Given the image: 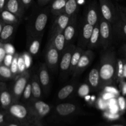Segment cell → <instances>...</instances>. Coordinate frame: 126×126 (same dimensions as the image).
<instances>
[{
	"label": "cell",
	"mask_w": 126,
	"mask_h": 126,
	"mask_svg": "<svg viewBox=\"0 0 126 126\" xmlns=\"http://www.w3.org/2000/svg\"><path fill=\"white\" fill-rule=\"evenodd\" d=\"M116 59L115 52L112 49L106 50L101 55L98 66L100 89L115 82Z\"/></svg>",
	"instance_id": "obj_1"
},
{
	"label": "cell",
	"mask_w": 126,
	"mask_h": 126,
	"mask_svg": "<svg viewBox=\"0 0 126 126\" xmlns=\"http://www.w3.org/2000/svg\"><path fill=\"white\" fill-rule=\"evenodd\" d=\"M5 111L22 126H35L41 124V121L33 114L25 103L22 102H14Z\"/></svg>",
	"instance_id": "obj_2"
},
{
	"label": "cell",
	"mask_w": 126,
	"mask_h": 126,
	"mask_svg": "<svg viewBox=\"0 0 126 126\" xmlns=\"http://www.w3.org/2000/svg\"><path fill=\"white\" fill-rule=\"evenodd\" d=\"M49 16V10L48 9L43 10L34 16L28 24L27 30V35L38 36L44 34L43 32L45 30Z\"/></svg>",
	"instance_id": "obj_3"
},
{
	"label": "cell",
	"mask_w": 126,
	"mask_h": 126,
	"mask_svg": "<svg viewBox=\"0 0 126 126\" xmlns=\"http://www.w3.org/2000/svg\"><path fill=\"white\" fill-rule=\"evenodd\" d=\"M30 77L29 70H27L14 79V82L11 88H9L14 102H19L20 100L23 90L30 79Z\"/></svg>",
	"instance_id": "obj_4"
},
{
	"label": "cell",
	"mask_w": 126,
	"mask_h": 126,
	"mask_svg": "<svg viewBox=\"0 0 126 126\" xmlns=\"http://www.w3.org/2000/svg\"><path fill=\"white\" fill-rule=\"evenodd\" d=\"M99 7L101 16L111 25L119 18L116 7L111 0H99Z\"/></svg>",
	"instance_id": "obj_5"
},
{
	"label": "cell",
	"mask_w": 126,
	"mask_h": 126,
	"mask_svg": "<svg viewBox=\"0 0 126 126\" xmlns=\"http://www.w3.org/2000/svg\"><path fill=\"white\" fill-rule=\"evenodd\" d=\"M100 46L107 49L110 46L113 40V30L111 24L103 19L100 16L99 20Z\"/></svg>",
	"instance_id": "obj_6"
},
{
	"label": "cell",
	"mask_w": 126,
	"mask_h": 126,
	"mask_svg": "<svg viewBox=\"0 0 126 126\" xmlns=\"http://www.w3.org/2000/svg\"><path fill=\"white\" fill-rule=\"evenodd\" d=\"M25 103L29 107L33 114L41 121L48 115L51 110L50 105L41 99H34L32 98Z\"/></svg>",
	"instance_id": "obj_7"
},
{
	"label": "cell",
	"mask_w": 126,
	"mask_h": 126,
	"mask_svg": "<svg viewBox=\"0 0 126 126\" xmlns=\"http://www.w3.org/2000/svg\"><path fill=\"white\" fill-rule=\"evenodd\" d=\"M60 54L54 44L49 40L45 54V63L52 71H55L59 65Z\"/></svg>",
	"instance_id": "obj_8"
},
{
	"label": "cell",
	"mask_w": 126,
	"mask_h": 126,
	"mask_svg": "<svg viewBox=\"0 0 126 126\" xmlns=\"http://www.w3.org/2000/svg\"><path fill=\"white\" fill-rule=\"evenodd\" d=\"M75 47L76 46L73 43L68 44L65 47L63 52L60 55L59 66L61 75L63 76H66L70 73L71 57Z\"/></svg>",
	"instance_id": "obj_9"
},
{
	"label": "cell",
	"mask_w": 126,
	"mask_h": 126,
	"mask_svg": "<svg viewBox=\"0 0 126 126\" xmlns=\"http://www.w3.org/2000/svg\"><path fill=\"white\" fill-rule=\"evenodd\" d=\"M100 16L99 5L96 1H93L91 2L87 7L84 20L89 24L95 26L96 24L99 23Z\"/></svg>",
	"instance_id": "obj_10"
},
{
	"label": "cell",
	"mask_w": 126,
	"mask_h": 126,
	"mask_svg": "<svg viewBox=\"0 0 126 126\" xmlns=\"http://www.w3.org/2000/svg\"><path fill=\"white\" fill-rule=\"evenodd\" d=\"M93 59L94 52L91 49L84 50L79 60L78 63L73 74V76L74 77H77L79 75H81L89 66Z\"/></svg>",
	"instance_id": "obj_11"
},
{
	"label": "cell",
	"mask_w": 126,
	"mask_h": 126,
	"mask_svg": "<svg viewBox=\"0 0 126 126\" xmlns=\"http://www.w3.org/2000/svg\"><path fill=\"white\" fill-rule=\"evenodd\" d=\"M77 20L78 14L76 13L71 16L68 23L63 32L65 36L66 46L71 44L73 41L75 39L77 32Z\"/></svg>",
	"instance_id": "obj_12"
},
{
	"label": "cell",
	"mask_w": 126,
	"mask_h": 126,
	"mask_svg": "<svg viewBox=\"0 0 126 126\" xmlns=\"http://www.w3.org/2000/svg\"><path fill=\"white\" fill-rule=\"evenodd\" d=\"M14 103L9 88L5 82L0 80V108L6 110Z\"/></svg>",
	"instance_id": "obj_13"
},
{
	"label": "cell",
	"mask_w": 126,
	"mask_h": 126,
	"mask_svg": "<svg viewBox=\"0 0 126 126\" xmlns=\"http://www.w3.org/2000/svg\"><path fill=\"white\" fill-rule=\"evenodd\" d=\"M48 67L45 63H42L39 68L38 78L43 91L47 94L50 87V79Z\"/></svg>",
	"instance_id": "obj_14"
},
{
	"label": "cell",
	"mask_w": 126,
	"mask_h": 126,
	"mask_svg": "<svg viewBox=\"0 0 126 126\" xmlns=\"http://www.w3.org/2000/svg\"><path fill=\"white\" fill-rule=\"evenodd\" d=\"M93 28L94 26L89 24L84 20L83 23L82 24L81 30H80L79 37V47L82 49L87 47L89 41L93 31Z\"/></svg>",
	"instance_id": "obj_15"
},
{
	"label": "cell",
	"mask_w": 126,
	"mask_h": 126,
	"mask_svg": "<svg viewBox=\"0 0 126 126\" xmlns=\"http://www.w3.org/2000/svg\"><path fill=\"white\" fill-rule=\"evenodd\" d=\"M43 34H39L38 36H34L27 35V51L32 56H35L39 52Z\"/></svg>",
	"instance_id": "obj_16"
},
{
	"label": "cell",
	"mask_w": 126,
	"mask_h": 126,
	"mask_svg": "<svg viewBox=\"0 0 126 126\" xmlns=\"http://www.w3.org/2000/svg\"><path fill=\"white\" fill-rule=\"evenodd\" d=\"M4 9L17 16L20 19L23 17L25 10L22 0H7Z\"/></svg>",
	"instance_id": "obj_17"
},
{
	"label": "cell",
	"mask_w": 126,
	"mask_h": 126,
	"mask_svg": "<svg viewBox=\"0 0 126 126\" xmlns=\"http://www.w3.org/2000/svg\"><path fill=\"white\" fill-rule=\"evenodd\" d=\"M70 16L62 13L56 16V18L53 23L50 30V36L58 32H63L70 19Z\"/></svg>",
	"instance_id": "obj_18"
},
{
	"label": "cell",
	"mask_w": 126,
	"mask_h": 126,
	"mask_svg": "<svg viewBox=\"0 0 126 126\" xmlns=\"http://www.w3.org/2000/svg\"><path fill=\"white\" fill-rule=\"evenodd\" d=\"M55 113L60 116L66 117L72 115L78 110V107L73 103H62L56 105Z\"/></svg>",
	"instance_id": "obj_19"
},
{
	"label": "cell",
	"mask_w": 126,
	"mask_h": 126,
	"mask_svg": "<svg viewBox=\"0 0 126 126\" xmlns=\"http://www.w3.org/2000/svg\"><path fill=\"white\" fill-rule=\"evenodd\" d=\"M18 25L17 23H4L0 33V41L2 43H9L13 38Z\"/></svg>",
	"instance_id": "obj_20"
},
{
	"label": "cell",
	"mask_w": 126,
	"mask_h": 126,
	"mask_svg": "<svg viewBox=\"0 0 126 126\" xmlns=\"http://www.w3.org/2000/svg\"><path fill=\"white\" fill-rule=\"evenodd\" d=\"M88 84L91 89L98 91L100 89V80L99 68L95 67L90 71L88 75Z\"/></svg>",
	"instance_id": "obj_21"
},
{
	"label": "cell",
	"mask_w": 126,
	"mask_h": 126,
	"mask_svg": "<svg viewBox=\"0 0 126 126\" xmlns=\"http://www.w3.org/2000/svg\"><path fill=\"white\" fill-rule=\"evenodd\" d=\"M31 87H32V98L34 99H41L43 89L39 82L38 75L34 74L30 77Z\"/></svg>",
	"instance_id": "obj_22"
},
{
	"label": "cell",
	"mask_w": 126,
	"mask_h": 126,
	"mask_svg": "<svg viewBox=\"0 0 126 126\" xmlns=\"http://www.w3.org/2000/svg\"><path fill=\"white\" fill-rule=\"evenodd\" d=\"M52 44L55 47L58 51L60 53V55L63 52L65 48V39L64 36L63 32H58L50 36V39Z\"/></svg>",
	"instance_id": "obj_23"
},
{
	"label": "cell",
	"mask_w": 126,
	"mask_h": 126,
	"mask_svg": "<svg viewBox=\"0 0 126 126\" xmlns=\"http://www.w3.org/2000/svg\"><path fill=\"white\" fill-rule=\"evenodd\" d=\"M77 87V82H73L63 86L58 92L57 98L59 100H63L68 98L76 90Z\"/></svg>",
	"instance_id": "obj_24"
},
{
	"label": "cell",
	"mask_w": 126,
	"mask_h": 126,
	"mask_svg": "<svg viewBox=\"0 0 126 126\" xmlns=\"http://www.w3.org/2000/svg\"><path fill=\"white\" fill-rule=\"evenodd\" d=\"M100 46V30H99V23L94 26L93 31L91 36L87 48L88 49H94Z\"/></svg>",
	"instance_id": "obj_25"
},
{
	"label": "cell",
	"mask_w": 126,
	"mask_h": 126,
	"mask_svg": "<svg viewBox=\"0 0 126 126\" xmlns=\"http://www.w3.org/2000/svg\"><path fill=\"white\" fill-rule=\"evenodd\" d=\"M67 1L68 0H53L50 7V11L52 14L57 16L63 13Z\"/></svg>",
	"instance_id": "obj_26"
},
{
	"label": "cell",
	"mask_w": 126,
	"mask_h": 126,
	"mask_svg": "<svg viewBox=\"0 0 126 126\" xmlns=\"http://www.w3.org/2000/svg\"><path fill=\"white\" fill-rule=\"evenodd\" d=\"M0 19L6 23H17L19 24L21 20L19 17H17L12 12H9L7 10L4 9L0 12Z\"/></svg>",
	"instance_id": "obj_27"
},
{
	"label": "cell",
	"mask_w": 126,
	"mask_h": 126,
	"mask_svg": "<svg viewBox=\"0 0 126 126\" xmlns=\"http://www.w3.org/2000/svg\"><path fill=\"white\" fill-rule=\"evenodd\" d=\"M84 49L78 46L76 47L74 50L73 53L72 57H71V63H70V73L73 74L75 69H76V66H77L78 62L81 58V55L83 54Z\"/></svg>",
	"instance_id": "obj_28"
},
{
	"label": "cell",
	"mask_w": 126,
	"mask_h": 126,
	"mask_svg": "<svg viewBox=\"0 0 126 126\" xmlns=\"http://www.w3.org/2000/svg\"><path fill=\"white\" fill-rule=\"evenodd\" d=\"M113 25V32L119 37L126 39V22L119 18Z\"/></svg>",
	"instance_id": "obj_29"
},
{
	"label": "cell",
	"mask_w": 126,
	"mask_h": 126,
	"mask_svg": "<svg viewBox=\"0 0 126 126\" xmlns=\"http://www.w3.org/2000/svg\"><path fill=\"white\" fill-rule=\"evenodd\" d=\"M124 80L125 79L124 78V59H117L115 81L117 83H120Z\"/></svg>",
	"instance_id": "obj_30"
},
{
	"label": "cell",
	"mask_w": 126,
	"mask_h": 126,
	"mask_svg": "<svg viewBox=\"0 0 126 126\" xmlns=\"http://www.w3.org/2000/svg\"><path fill=\"white\" fill-rule=\"evenodd\" d=\"M78 9V0H68L65 5L63 13L71 17L77 13Z\"/></svg>",
	"instance_id": "obj_31"
},
{
	"label": "cell",
	"mask_w": 126,
	"mask_h": 126,
	"mask_svg": "<svg viewBox=\"0 0 126 126\" xmlns=\"http://www.w3.org/2000/svg\"><path fill=\"white\" fill-rule=\"evenodd\" d=\"M0 79L2 81L14 79L10 68L5 66L3 64L0 65Z\"/></svg>",
	"instance_id": "obj_32"
},
{
	"label": "cell",
	"mask_w": 126,
	"mask_h": 126,
	"mask_svg": "<svg viewBox=\"0 0 126 126\" xmlns=\"http://www.w3.org/2000/svg\"><path fill=\"white\" fill-rule=\"evenodd\" d=\"M32 98V87H31V82L30 79L27 82L24 90H23V94L22 95L20 100L23 103H26L28 101H29Z\"/></svg>",
	"instance_id": "obj_33"
},
{
	"label": "cell",
	"mask_w": 126,
	"mask_h": 126,
	"mask_svg": "<svg viewBox=\"0 0 126 126\" xmlns=\"http://www.w3.org/2000/svg\"><path fill=\"white\" fill-rule=\"evenodd\" d=\"M91 89L88 83H83L80 85L78 88L77 95L81 98H84L89 94Z\"/></svg>",
	"instance_id": "obj_34"
},
{
	"label": "cell",
	"mask_w": 126,
	"mask_h": 126,
	"mask_svg": "<svg viewBox=\"0 0 126 126\" xmlns=\"http://www.w3.org/2000/svg\"><path fill=\"white\" fill-rule=\"evenodd\" d=\"M19 54L16 53L14 55L13 59H12V63L10 66V70L13 75L14 79L18 76V65H17V61H18V57Z\"/></svg>",
	"instance_id": "obj_35"
},
{
	"label": "cell",
	"mask_w": 126,
	"mask_h": 126,
	"mask_svg": "<svg viewBox=\"0 0 126 126\" xmlns=\"http://www.w3.org/2000/svg\"><path fill=\"white\" fill-rule=\"evenodd\" d=\"M13 120L6 111L2 110L0 111V126H7L10 122Z\"/></svg>",
	"instance_id": "obj_36"
},
{
	"label": "cell",
	"mask_w": 126,
	"mask_h": 126,
	"mask_svg": "<svg viewBox=\"0 0 126 126\" xmlns=\"http://www.w3.org/2000/svg\"><path fill=\"white\" fill-rule=\"evenodd\" d=\"M22 55L23 57V60H24L26 69H27V70H28L30 68L32 65V62H33V58L32 57H33V56L28 51L23 52Z\"/></svg>",
	"instance_id": "obj_37"
},
{
	"label": "cell",
	"mask_w": 126,
	"mask_h": 126,
	"mask_svg": "<svg viewBox=\"0 0 126 126\" xmlns=\"http://www.w3.org/2000/svg\"><path fill=\"white\" fill-rule=\"evenodd\" d=\"M17 65H18V75L23 73L25 71H27V69H26V67H25V65L24 60H23L22 54L18 55V61H17Z\"/></svg>",
	"instance_id": "obj_38"
},
{
	"label": "cell",
	"mask_w": 126,
	"mask_h": 126,
	"mask_svg": "<svg viewBox=\"0 0 126 126\" xmlns=\"http://www.w3.org/2000/svg\"><path fill=\"white\" fill-rule=\"evenodd\" d=\"M116 7L119 18L126 22V7L116 4Z\"/></svg>",
	"instance_id": "obj_39"
},
{
	"label": "cell",
	"mask_w": 126,
	"mask_h": 126,
	"mask_svg": "<svg viewBox=\"0 0 126 126\" xmlns=\"http://www.w3.org/2000/svg\"><path fill=\"white\" fill-rule=\"evenodd\" d=\"M2 44H3L4 49L6 54H11V55H14L16 54V49L13 45L9 43H2Z\"/></svg>",
	"instance_id": "obj_40"
},
{
	"label": "cell",
	"mask_w": 126,
	"mask_h": 126,
	"mask_svg": "<svg viewBox=\"0 0 126 126\" xmlns=\"http://www.w3.org/2000/svg\"><path fill=\"white\" fill-rule=\"evenodd\" d=\"M118 105L121 111L124 112L126 109V100L123 97H118Z\"/></svg>",
	"instance_id": "obj_41"
},
{
	"label": "cell",
	"mask_w": 126,
	"mask_h": 126,
	"mask_svg": "<svg viewBox=\"0 0 126 126\" xmlns=\"http://www.w3.org/2000/svg\"><path fill=\"white\" fill-rule=\"evenodd\" d=\"M13 57L14 55L6 54V55H5L4 59L2 64L4 65H5V66H7V67H10L11 63H12V59H13Z\"/></svg>",
	"instance_id": "obj_42"
},
{
	"label": "cell",
	"mask_w": 126,
	"mask_h": 126,
	"mask_svg": "<svg viewBox=\"0 0 126 126\" xmlns=\"http://www.w3.org/2000/svg\"><path fill=\"white\" fill-rule=\"evenodd\" d=\"M104 92H109V93L113 94L115 95L116 96V95H119V92L116 88L114 87H111L110 86H108L105 87L104 88Z\"/></svg>",
	"instance_id": "obj_43"
},
{
	"label": "cell",
	"mask_w": 126,
	"mask_h": 126,
	"mask_svg": "<svg viewBox=\"0 0 126 126\" xmlns=\"http://www.w3.org/2000/svg\"><path fill=\"white\" fill-rule=\"evenodd\" d=\"M6 54V53L4 49L2 43H1L0 41V65L2 64V62H3L4 59Z\"/></svg>",
	"instance_id": "obj_44"
},
{
	"label": "cell",
	"mask_w": 126,
	"mask_h": 126,
	"mask_svg": "<svg viewBox=\"0 0 126 126\" xmlns=\"http://www.w3.org/2000/svg\"><path fill=\"white\" fill-rule=\"evenodd\" d=\"M119 86L121 88V92L123 95H126V81L125 80L119 83Z\"/></svg>",
	"instance_id": "obj_45"
},
{
	"label": "cell",
	"mask_w": 126,
	"mask_h": 126,
	"mask_svg": "<svg viewBox=\"0 0 126 126\" xmlns=\"http://www.w3.org/2000/svg\"><path fill=\"white\" fill-rule=\"evenodd\" d=\"M114 97H116L115 95L113 94L109 93V92H104V93L102 94V98L104 100L110 99V98H114Z\"/></svg>",
	"instance_id": "obj_46"
},
{
	"label": "cell",
	"mask_w": 126,
	"mask_h": 126,
	"mask_svg": "<svg viewBox=\"0 0 126 126\" xmlns=\"http://www.w3.org/2000/svg\"><path fill=\"white\" fill-rule=\"evenodd\" d=\"M32 1H33V0H22V2L25 9H28L30 6V5L32 3Z\"/></svg>",
	"instance_id": "obj_47"
},
{
	"label": "cell",
	"mask_w": 126,
	"mask_h": 126,
	"mask_svg": "<svg viewBox=\"0 0 126 126\" xmlns=\"http://www.w3.org/2000/svg\"><path fill=\"white\" fill-rule=\"evenodd\" d=\"M51 0H38V4L41 6H44L49 3Z\"/></svg>",
	"instance_id": "obj_48"
},
{
	"label": "cell",
	"mask_w": 126,
	"mask_h": 126,
	"mask_svg": "<svg viewBox=\"0 0 126 126\" xmlns=\"http://www.w3.org/2000/svg\"><path fill=\"white\" fill-rule=\"evenodd\" d=\"M6 1L7 0H0V12L4 9Z\"/></svg>",
	"instance_id": "obj_49"
},
{
	"label": "cell",
	"mask_w": 126,
	"mask_h": 126,
	"mask_svg": "<svg viewBox=\"0 0 126 126\" xmlns=\"http://www.w3.org/2000/svg\"><path fill=\"white\" fill-rule=\"evenodd\" d=\"M7 126H22L20 125V123H18V122L16 121L13 120L11 122H10L8 124H7Z\"/></svg>",
	"instance_id": "obj_50"
},
{
	"label": "cell",
	"mask_w": 126,
	"mask_h": 126,
	"mask_svg": "<svg viewBox=\"0 0 126 126\" xmlns=\"http://www.w3.org/2000/svg\"><path fill=\"white\" fill-rule=\"evenodd\" d=\"M122 52H123V54L124 56V59L126 60V44H124V45L122 46L121 47Z\"/></svg>",
	"instance_id": "obj_51"
},
{
	"label": "cell",
	"mask_w": 126,
	"mask_h": 126,
	"mask_svg": "<svg viewBox=\"0 0 126 126\" xmlns=\"http://www.w3.org/2000/svg\"><path fill=\"white\" fill-rule=\"evenodd\" d=\"M124 78L126 79V60L124 59Z\"/></svg>",
	"instance_id": "obj_52"
},
{
	"label": "cell",
	"mask_w": 126,
	"mask_h": 126,
	"mask_svg": "<svg viewBox=\"0 0 126 126\" xmlns=\"http://www.w3.org/2000/svg\"><path fill=\"white\" fill-rule=\"evenodd\" d=\"M4 22L0 19V33H1V30H2V27H3V26H4Z\"/></svg>",
	"instance_id": "obj_53"
},
{
	"label": "cell",
	"mask_w": 126,
	"mask_h": 126,
	"mask_svg": "<svg viewBox=\"0 0 126 126\" xmlns=\"http://www.w3.org/2000/svg\"><path fill=\"white\" fill-rule=\"evenodd\" d=\"M108 126H126L123 124H111V125H110Z\"/></svg>",
	"instance_id": "obj_54"
},
{
	"label": "cell",
	"mask_w": 126,
	"mask_h": 126,
	"mask_svg": "<svg viewBox=\"0 0 126 126\" xmlns=\"http://www.w3.org/2000/svg\"><path fill=\"white\" fill-rule=\"evenodd\" d=\"M43 126L41 125V124H38V125H36V126Z\"/></svg>",
	"instance_id": "obj_55"
},
{
	"label": "cell",
	"mask_w": 126,
	"mask_h": 126,
	"mask_svg": "<svg viewBox=\"0 0 126 126\" xmlns=\"http://www.w3.org/2000/svg\"><path fill=\"white\" fill-rule=\"evenodd\" d=\"M53 1V0H51V1Z\"/></svg>",
	"instance_id": "obj_56"
}]
</instances>
